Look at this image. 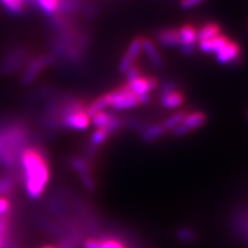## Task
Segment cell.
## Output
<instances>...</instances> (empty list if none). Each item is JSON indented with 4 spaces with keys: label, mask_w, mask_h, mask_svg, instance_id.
<instances>
[{
    "label": "cell",
    "mask_w": 248,
    "mask_h": 248,
    "mask_svg": "<svg viewBox=\"0 0 248 248\" xmlns=\"http://www.w3.org/2000/svg\"><path fill=\"white\" fill-rule=\"evenodd\" d=\"M20 162L27 196L30 199H38L43 195L49 182L50 170L48 159L42 149L36 147H27L21 152Z\"/></svg>",
    "instance_id": "obj_1"
},
{
    "label": "cell",
    "mask_w": 248,
    "mask_h": 248,
    "mask_svg": "<svg viewBox=\"0 0 248 248\" xmlns=\"http://www.w3.org/2000/svg\"><path fill=\"white\" fill-rule=\"evenodd\" d=\"M29 52L23 46H14L7 50L0 58V75L11 76L24 69L29 61Z\"/></svg>",
    "instance_id": "obj_2"
},
{
    "label": "cell",
    "mask_w": 248,
    "mask_h": 248,
    "mask_svg": "<svg viewBox=\"0 0 248 248\" xmlns=\"http://www.w3.org/2000/svg\"><path fill=\"white\" fill-rule=\"evenodd\" d=\"M56 58L51 54H45V55H38L30 58L25 65L21 76L20 82L24 86L32 84L37 77L44 72L46 68L53 66L56 63Z\"/></svg>",
    "instance_id": "obj_3"
},
{
    "label": "cell",
    "mask_w": 248,
    "mask_h": 248,
    "mask_svg": "<svg viewBox=\"0 0 248 248\" xmlns=\"http://www.w3.org/2000/svg\"><path fill=\"white\" fill-rule=\"evenodd\" d=\"M108 93L110 98L108 107L114 110H127V108H133L141 105L138 96L130 91L125 83Z\"/></svg>",
    "instance_id": "obj_4"
},
{
    "label": "cell",
    "mask_w": 248,
    "mask_h": 248,
    "mask_svg": "<svg viewBox=\"0 0 248 248\" xmlns=\"http://www.w3.org/2000/svg\"><path fill=\"white\" fill-rule=\"evenodd\" d=\"M216 62L220 65L229 66H239L242 60V50L241 46L238 42L232 41L223 46V48L216 53Z\"/></svg>",
    "instance_id": "obj_5"
},
{
    "label": "cell",
    "mask_w": 248,
    "mask_h": 248,
    "mask_svg": "<svg viewBox=\"0 0 248 248\" xmlns=\"http://www.w3.org/2000/svg\"><path fill=\"white\" fill-rule=\"evenodd\" d=\"M143 51V36H136L128 45L126 52L124 53L119 62V72L125 74L128 69L136 64V61Z\"/></svg>",
    "instance_id": "obj_6"
},
{
    "label": "cell",
    "mask_w": 248,
    "mask_h": 248,
    "mask_svg": "<svg viewBox=\"0 0 248 248\" xmlns=\"http://www.w3.org/2000/svg\"><path fill=\"white\" fill-rule=\"evenodd\" d=\"M91 122V119L86 113V110H80L67 113L60 118V125L74 130L86 129Z\"/></svg>",
    "instance_id": "obj_7"
},
{
    "label": "cell",
    "mask_w": 248,
    "mask_h": 248,
    "mask_svg": "<svg viewBox=\"0 0 248 248\" xmlns=\"http://www.w3.org/2000/svg\"><path fill=\"white\" fill-rule=\"evenodd\" d=\"M125 84L130 89V91L139 95H144V94H149V93L153 90H155L158 86V81L156 78L154 77H147V76H141L137 78L136 80L125 82Z\"/></svg>",
    "instance_id": "obj_8"
},
{
    "label": "cell",
    "mask_w": 248,
    "mask_h": 248,
    "mask_svg": "<svg viewBox=\"0 0 248 248\" xmlns=\"http://www.w3.org/2000/svg\"><path fill=\"white\" fill-rule=\"evenodd\" d=\"M155 40L159 45L167 48H178L181 46V40L178 28H162L155 34Z\"/></svg>",
    "instance_id": "obj_9"
},
{
    "label": "cell",
    "mask_w": 248,
    "mask_h": 248,
    "mask_svg": "<svg viewBox=\"0 0 248 248\" xmlns=\"http://www.w3.org/2000/svg\"><path fill=\"white\" fill-rule=\"evenodd\" d=\"M230 40L231 38L229 36L221 33L218 36L211 38V40L198 43V48L201 52L205 54H216L230 42Z\"/></svg>",
    "instance_id": "obj_10"
},
{
    "label": "cell",
    "mask_w": 248,
    "mask_h": 248,
    "mask_svg": "<svg viewBox=\"0 0 248 248\" xmlns=\"http://www.w3.org/2000/svg\"><path fill=\"white\" fill-rule=\"evenodd\" d=\"M143 51L154 67L161 68L164 66L165 62L164 59H162L161 54L157 50L156 45L150 38L143 37Z\"/></svg>",
    "instance_id": "obj_11"
},
{
    "label": "cell",
    "mask_w": 248,
    "mask_h": 248,
    "mask_svg": "<svg viewBox=\"0 0 248 248\" xmlns=\"http://www.w3.org/2000/svg\"><path fill=\"white\" fill-rule=\"evenodd\" d=\"M222 32V29L218 23L216 22H208L202 25L200 28L197 29V40L198 43L211 40L216 36L220 35Z\"/></svg>",
    "instance_id": "obj_12"
},
{
    "label": "cell",
    "mask_w": 248,
    "mask_h": 248,
    "mask_svg": "<svg viewBox=\"0 0 248 248\" xmlns=\"http://www.w3.org/2000/svg\"><path fill=\"white\" fill-rule=\"evenodd\" d=\"M161 106L167 108H176L182 106L184 103V95L179 89H175L166 94L159 95Z\"/></svg>",
    "instance_id": "obj_13"
},
{
    "label": "cell",
    "mask_w": 248,
    "mask_h": 248,
    "mask_svg": "<svg viewBox=\"0 0 248 248\" xmlns=\"http://www.w3.org/2000/svg\"><path fill=\"white\" fill-rule=\"evenodd\" d=\"M0 3L5 12L14 17H20V16L25 15L28 6L23 0H0Z\"/></svg>",
    "instance_id": "obj_14"
},
{
    "label": "cell",
    "mask_w": 248,
    "mask_h": 248,
    "mask_svg": "<svg viewBox=\"0 0 248 248\" xmlns=\"http://www.w3.org/2000/svg\"><path fill=\"white\" fill-rule=\"evenodd\" d=\"M178 31H179L181 46H196L198 40H197V28L195 26L192 24H184L180 28H178Z\"/></svg>",
    "instance_id": "obj_15"
},
{
    "label": "cell",
    "mask_w": 248,
    "mask_h": 248,
    "mask_svg": "<svg viewBox=\"0 0 248 248\" xmlns=\"http://www.w3.org/2000/svg\"><path fill=\"white\" fill-rule=\"evenodd\" d=\"M206 121H207L206 115L204 113L197 111V112H192L190 114L186 115V117L184 118L182 124L190 133V131L203 126L206 123Z\"/></svg>",
    "instance_id": "obj_16"
},
{
    "label": "cell",
    "mask_w": 248,
    "mask_h": 248,
    "mask_svg": "<svg viewBox=\"0 0 248 248\" xmlns=\"http://www.w3.org/2000/svg\"><path fill=\"white\" fill-rule=\"evenodd\" d=\"M60 0H35L33 6L37 7L46 17L51 18L58 14Z\"/></svg>",
    "instance_id": "obj_17"
},
{
    "label": "cell",
    "mask_w": 248,
    "mask_h": 248,
    "mask_svg": "<svg viewBox=\"0 0 248 248\" xmlns=\"http://www.w3.org/2000/svg\"><path fill=\"white\" fill-rule=\"evenodd\" d=\"M108 106H110V98H108V93L107 92L105 94L100 95L93 100V102L87 107L86 113L91 119L92 116H94L95 114L104 111L105 108H108Z\"/></svg>",
    "instance_id": "obj_18"
},
{
    "label": "cell",
    "mask_w": 248,
    "mask_h": 248,
    "mask_svg": "<svg viewBox=\"0 0 248 248\" xmlns=\"http://www.w3.org/2000/svg\"><path fill=\"white\" fill-rule=\"evenodd\" d=\"M167 133V129L165 126L160 124H153V125H149L147 128L144 129L142 138L145 142H151L154 140H157L161 138Z\"/></svg>",
    "instance_id": "obj_19"
},
{
    "label": "cell",
    "mask_w": 248,
    "mask_h": 248,
    "mask_svg": "<svg viewBox=\"0 0 248 248\" xmlns=\"http://www.w3.org/2000/svg\"><path fill=\"white\" fill-rule=\"evenodd\" d=\"M112 117H113L112 113L102 111L95 114L94 116H92L91 121L93 123V125H94L96 128H105L108 125V123H110Z\"/></svg>",
    "instance_id": "obj_20"
},
{
    "label": "cell",
    "mask_w": 248,
    "mask_h": 248,
    "mask_svg": "<svg viewBox=\"0 0 248 248\" xmlns=\"http://www.w3.org/2000/svg\"><path fill=\"white\" fill-rule=\"evenodd\" d=\"M186 112L180 111L173 114L172 116H170L169 118H167L164 122H162V125L165 126L167 130H173L175 127H177L179 124H181L186 117Z\"/></svg>",
    "instance_id": "obj_21"
},
{
    "label": "cell",
    "mask_w": 248,
    "mask_h": 248,
    "mask_svg": "<svg viewBox=\"0 0 248 248\" xmlns=\"http://www.w3.org/2000/svg\"><path fill=\"white\" fill-rule=\"evenodd\" d=\"M110 133L105 128H97L91 136V145L92 146H99L102 145L107 139L110 137Z\"/></svg>",
    "instance_id": "obj_22"
},
{
    "label": "cell",
    "mask_w": 248,
    "mask_h": 248,
    "mask_svg": "<svg viewBox=\"0 0 248 248\" xmlns=\"http://www.w3.org/2000/svg\"><path fill=\"white\" fill-rule=\"evenodd\" d=\"M15 179L11 177H3L0 179V196L11 192L15 188Z\"/></svg>",
    "instance_id": "obj_23"
},
{
    "label": "cell",
    "mask_w": 248,
    "mask_h": 248,
    "mask_svg": "<svg viewBox=\"0 0 248 248\" xmlns=\"http://www.w3.org/2000/svg\"><path fill=\"white\" fill-rule=\"evenodd\" d=\"M125 75V79H126V83L136 80L137 78L142 76V69L138 64H135L131 66L128 71L124 74Z\"/></svg>",
    "instance_id": "obj_24"
},
{
    "label": "cell",
    "mask_w": 248,
    "mask_h": 248,
    "mask_svg": "<svg viewBox=\"0 0 248 248\" xmlns=\"http://www.w3.org/2000/svg\"><path fill=\"white\" fill-rule=\"evenodd\" d=\"M73 167L75 168L76 170L81 174L84 173H89V166L85 160L81 159V158H75L73 160Z\"/></svg>",
    "instance_id": "obj_25"
},
{
    "label": "cell",
    "mask_w": 248,
    "mask_h": 248,
    "mask_svg": "<svg viewBox=\"0 0 248 248\" xmlns=\"http://www.w3.org/2000/svg\"><path fill=\"white\" fill-rule=\"evenodd\" d=\"M10 228V213L0 216V235L9 236Z\"/></svg>",
    "instance_id": "obj_26"
},
{
    "label": "cell",
    "mask_w": 248,
    "mask_h": 248,
    "mask_svg": "<svg viewBox=\"0 0 248 248\" xmlns=\"http://www.w3.org/2000/svg\"><path fill=\"white\" fill-rule=\"evenodd\" d=\"M100 248H125L120 242L113 239H107L100 241Z\"/></svg>",
    "instance_id": "obj_27"
},
{
    "label": "cell",
    "mask_w": 248,
    "mask_h": 248,
    "mask_svg": "<svg viewBox=\"0 0 248 248\" xmlns=\"http://www.w3.org/2000/svg\"><path fill=\"white\" fill-rule=\"evenodd\" d=\"M11 208V203L7 198L0 197V216H3L9 213Z\"/></svg>",
    "instance_id": "obj_28"
},
{
    "label": "cell",
    "mask_w": 248,
    "mask_h": 248,
    "mask_svg": "<svg viewBox=\"0 0 248 248\" xmlns=\"http://www.w3.org/2000/svg\"><path fill=\"white\" fill-rule=\"evenodd\" d=\"M203 1L204 0H181L180 4H181L182 9L188 10V9H192V7L201 4Z\"/></svg>",
    "instance_id": "obj_29"
},
{
    "label": "cell",
    "mask_w": 248,
    "mask_h": 248,
    "mask_svg": "<svg viewBox=\"0 0 248 248\" xmlns=\"http://www.w3.org/2000/svg\"><path fill=\"white\" fill-rule=\"evenodd\" d=\"M178 236H179V238L182 240V241H191L193 239L192 232L186 229H182L178 232Z\"/></svg>",
    "instance_id": "obj_30"
},
{
    "label": "cell",
    "mask_w": 248,
    "mask_h": 248,
    "mask_svg": "<svg viewBox=\"0 0 248 248\" xmlns=\"http://www.w3.org/2000/svg\"><path fill=\"white\" fill-rule=\"evenodd\" d=\"M85 248H100V240L89 239L85 242Z\"/></svg>",
    "instance_id": "obj_31"
},
{
    "label": "cell",
    "mask_w": 248,
    "mask_h": 248,
    "mask_svg": "<svg viewBox=\"0 0 248 248\" xmlns=\"http://www.w3.org/2000/svg\"><path fill=\"white\" fill-rule=\"evenodd\" d=\"M60 248H75V241L69 239L64 240V241L60 244Z\"/></svg>",
    "instance_id": "obj_32"
},
{
    "label": "cell",
    "mask_w": 248,
    "mask_h": 248,
    "mask_svg": "<svg viewBox=\"0 0 248 248\" xmlns=\"http://www.w3.org/2000/svg\"><path fill=\"white\" fill-rule=\"evenodd\" d=\"M7 238H9V236L0 235V248H4V246L7 242Z\"/></svg>",
    "instance_id": "obj_33"
},
{
    "label": "cell",
    "mask_w": 248,
    "mask_h": 248,
    "mask_svg": "<svg viewBox=\"0 0 248 248\" xmlns=\"http://www.w3.org/2000/svg\"><path fill=\"white\" fill-rule=\"evenodd\" d=\"M2 145H3V143H2V139H1V137H0V152H1Z\"/></svg>",
    "instance_id": "obj_34"
},
{
    "label": "cell",
    "mask_w": 248,
    "mask_h": 248,
    "mask_svg": "<svg viewBox=\"0 0 248 248\" xmlns=\"http://www.w3.org/2000/svg\"><path fill=\"white\" fill-rule=\"evenodd\" d=\"M43 248H56V247H54V246H45Z\"/></svg>",
    "instance_id": "obj_35"
},
{
    "label": "cell",
    "mask_w": 248,
    "mask_h": 248,
    "mask_svg": "<svg viewBox=\"0 0 248 248\" xmlns=\"http://www.w3.org/2000/svg\"><path fill=\"white\" fill-rule=\"evenodd\" d=\"M23 1H24V2H26V4L28 5V0H23Z\"/></svg>",
    "instance_id": "obj_36"
}]
</instances>
